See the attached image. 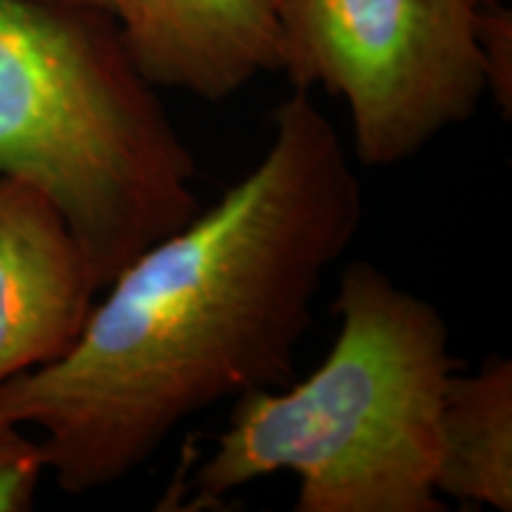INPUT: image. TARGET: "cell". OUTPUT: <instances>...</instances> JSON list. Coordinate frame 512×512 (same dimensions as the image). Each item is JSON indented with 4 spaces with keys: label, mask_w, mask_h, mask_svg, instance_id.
<instances>
[{
    "label": "cell",
    "mask_w": 512,
    "mask_h": 512,
    "mask_svg": "<svg viewBox=\"0 0 512 512\" xmlns=\"http://www.w3.org/2000/svg\"><path fill=\"white\" fill-rule=\"evenodd\" d=\"M264 157L107 283L74 344L0 384L64 491L112 486L192 415L290 384L313 302L354 245L363 192L337 128L294 91Z\"/></svg>",
    "instance_id": "obj_1"
},
{
    "label": "cell",
    "mask_w": 512,
    "mask_h": 512,
    "mask_svg": "<svg viewBox=\"0 0 512 512\" xmlns=\"http://www.w3.org/2000/svg\"><path fill=\"white\" fill-rule=\"evenodd\" d=\"M332 309L337 339L304 382L235 399L190 510L275 472L297 475V512L444 510L437 425L456 370L444 316L368 261L344 268Z\"/></svg>",
    "instance_id": "obj_2"
},
{
    "label": "cell",
    "mask_w": 512,
    "mask_h": 512,
    "mask_svg": "<svg viewBox=\"0 0 512 512\" xmlns=\"http://www.w3.org/2000/svg\"><path fill=\"white\" fill-rule=\"evenodd\" d=\"M112 22L0 0V174L60 209L100 290L200 211L195 155Z\"/></svg>",
    "instance_id": "obj_3"
},
{
    "label": "cell",
    "mask_w": 512,
    "mask_h": 512,
    "mask_svg": "<svg viewBox=\"0 0 512 512\" xmlns=\"http://www.w3.org/2000/svg\"><path fill=\"white\" fill-rule=\"evenodd\" d=\"M283 72L347 102L354 155L394 166L477 112L486 93L467 0H283Z\"/></svg>",
    "instance_id": "obj_4"
},
{
    "label": "cell",
    "mask_w": 512,
    "mask_h": 512,
    "mask_svg": "<svg viewBox=\"0 0 512 512\" xmlns=\"http://www.w3.org/2000/svg\"><path fill=\"white\" fill-rule=\"evenodd\" d=\"M98 290L60 209L0 174V384L72 347Z\"/></svg>",
    "instance_id": "obj_5"
},
{
    "label": "cell",
    "mask_w": 512,
    "mask_h": 512,
    "mask_svg": "<svg viewBox=\"0 0 512 512\" xmlns=\"http://www.w3.org/2000/svg\"><path fill=\"white\" fill-rule=\"evenodd\" d=\"M283 0H121L114 22L152 88L219 102L283 72Z\"/></svg>",
    "instance_id": "obj_6"
},
{
    "label": "cell",
    "mask_w": 512,
    "mask_h": 512,
    "mask_svg": "<svg viewBox=\"0 0 512 512\" xmlns=\"http://www.w3.org/2000/svg\"><path fill=\"white\" fill-rule=\"evenodd\" d=\"M434 489L458 503L512 510V363L491 356L448 375L439 403Z\"/></svg>",
    "instance_id": "obj_7"
},
{
    "label": "cell",
    "mask_w": 512,
    "mask_h": 512,
    "mask_svg": "<svg viewBox=\"0 0 512 512\" xmlns=\"http://www.w3.org/2000/svg\"><path fill=\"white\" fill-rule=\"evenodd\" d=\"M46 470L41 441L31 439L17 422L0 420V512L29 510Z\"/></svg>",
    "instance_id": "obj_8"
},
{
    "label": "cell",
    "mask_w": 512,
    "mask_h": 512,
    "mask_svg": "<svg viewBox=\"0 0 512 512\" xmlns=\"http://www.w3.org/2000/svg\"><path fill=\"white\" fill-rule=\"evenodd\" d=\"M477 43L482 50L486 93L510 121L512 112V12L498 3L477 8Z\"/></svg>",
    "instance_id": "obj_9"
},
{
    "label": "cell",
    "mask_w": 512,
    "mask_h": 512,
    "mask_svg": "<svg viewBox=\"0 0 512 512\" xmlns=\"http://www.w3.org/2000/svg\"><path fill=\"white\" fill-rule=\"evenodd\" d=\"M50 3L69 5V8H79V10L102 12V15H110L114 19V15H117V10L121 5V0H50Z\"/></svg>",
    "instance_id": "obj_10"
},
{
    "label": "cell",
    "mask_w": 512,
    "mask_h": 512,
    "mask_svg": "<svg viewBox=\"0 0 512 512\" xmlns=\"http://www.w3.org/2000/svg\"><path fill=\"white\" fill-rule=\"evenodd\" d=\"M470 5H475V8H482V5H489V3H498V0H467Z\"/></svg>",
    "instance_id": "obj_11"
}]
</instances>
